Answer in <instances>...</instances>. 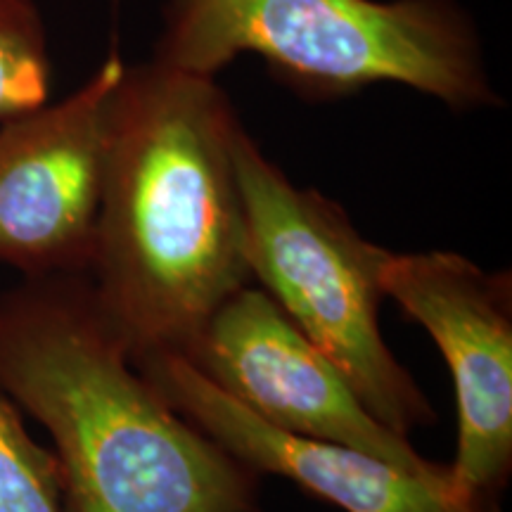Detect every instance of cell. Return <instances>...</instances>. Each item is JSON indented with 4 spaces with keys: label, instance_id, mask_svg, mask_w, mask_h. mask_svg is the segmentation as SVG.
Listing matches in <instances>:
<instances>
[{
    "label": "cell",
    "instance_id": "cell-1",
    "mask_svg": "<svg viewBox=\"0 0 512 512\" xmlns=\"http://www.w3.org/2000/svg\"><path fill=\"white\" fill-rule=\"evenodd\" d=\"M238 126L209 76L150 60L126 64L114 86L86 273L131 358L185 356L252 280Z\"/></svg>",
    "mask_w": 512,
    "mask_h": 512
},
{
    "label": "cell",
    "instance_id": "cell-3",
    "mask_svg": "<svg viewBox=\"0 0 512 512\" xmlns=\"http://www.w3.org/2000/svg\"><path fill=\"white\" fill-rule=\"evenodd\" d=\"M261 57L313 100L399 83L453 110L501 105L482 36L456 0H169L152 60L209 76Z\"/></svg>",
    "mask_w": 512,
    "mask_h": 512
},
{
    "label": "cell",
    "instance_id": "cell-5",
    "mask_svg": "<svg viewBox=\"0 0 512 512\" xmlns=\"http://www.w3.org/2000/svg\"><path fill=\"white\" fill-rule=\"evenodd\" d=\"M384 297L430 332L456 384L453 512H501L512 472V283L453 252H389Z\"/></svg>",
    "mask_w": 512,
    "mask_h": 512
},
{
    "label": "cell",
    "instance_id": "cell-8",
    "mask_svg": "<svg viewBox=\"0 0 512 512\" xmlns=\"http://www.w3.org/2000/svg\"><path fill=\"white\" fill-rule=\"evenodd\" d=\"M133 363L185 420L256 475L290 479L344 512H453L444 489L387 460L261 420L185 356L147 354Z\"/></svg>",
    "mask_w": 512,
    "mask_h": 512
},
{
    "label": "cell",
    "instance_id": "cell-9",
    "mask_svg": "<svg viewBox=\"0 0 512 512\" xmlns=\"http://www.w3.org/2000/svg\"><path fill=\"white\" fill-rule=\"evenodd\" d=\"M53 64L34 0H0V124L48 105Z\"/></svg>",
    "mask_w": 512,
    "mask_h": 512
},
{
    "label": "cell",
    "instance_id": "cell-10",
    "mask_svg": "<svg viewBox=\"0 0 512 512\" xmlns=\"http://www.w3.org/2000/svg\"><path fill=\"white\" fill-rule=\"evenodd\" d=\"M0 512H64L53 451L36 444L17 403L0 389Z\"/></svg>",
    "mask_w": 512,
    "mask_h": 512
},
{
    "label": "cell",
    "instance_id": "cell-7",
    "mask_svg": "<svg viewBox=\"0 0 512 512\" xmlns=\"http://www.w3.org/2000/svg\"><path fill=\"white\" fill-rule=\"evenodd\" d=\"M124 69L114 43L79 91L0 124V264L24 278L91 266L107 105Z\"/></svg>",
    "mask_w": 512,
    "mask_h": 512
},
{
    "label": "cell",
    "instance_id": "cell-6",
    "mask_svg": "<svg viewBox=\"0 0 512 512\" xmlns=\"http://www.w3.org/2000/svg\"><path fill=\"white\" fill-rule=\"evenodd\" d=\"M185 358L261 420L358 448L448 494V465L425 460L411 439L384 425L342 370L264 290L247 285L233 294Z\"/></svg>",
    "mask_w": 512,
    "mask_h": 512
},
{
    "label": "cell",
    "instance_id": "cell-2",
    "mask_svg": "<svg viewBox=\"0 0 512 512\" xmlns=\"http://www.w3.org/2000/svg\"><path fill=\"white\" fill-rule=\"evenodd\" d=\"M0 389L53 439L64 512H259L256 472L140 373L88 273L0 294Z\"/></svg>",
    "mask_w": 512,
    "mask_h": 512
},
{
    "label": "cell",
    "instance_id": "cell-4",
    "mask_svg": "<svg viewBox=\"0 0 512 512\" xmlns=\"http://www.w3.org/2000/svg\"><path fill=\"white\" fill-rule=\"evenodd\" d=\"M233 152L252 278L384 425L403 437L432 425L430 401L380 332L387 249L363 238L337 202L294 185L242 124Z\"/></svg>",
    "mask_w": 512,
    "mask_h": 512
}]
</instances>
